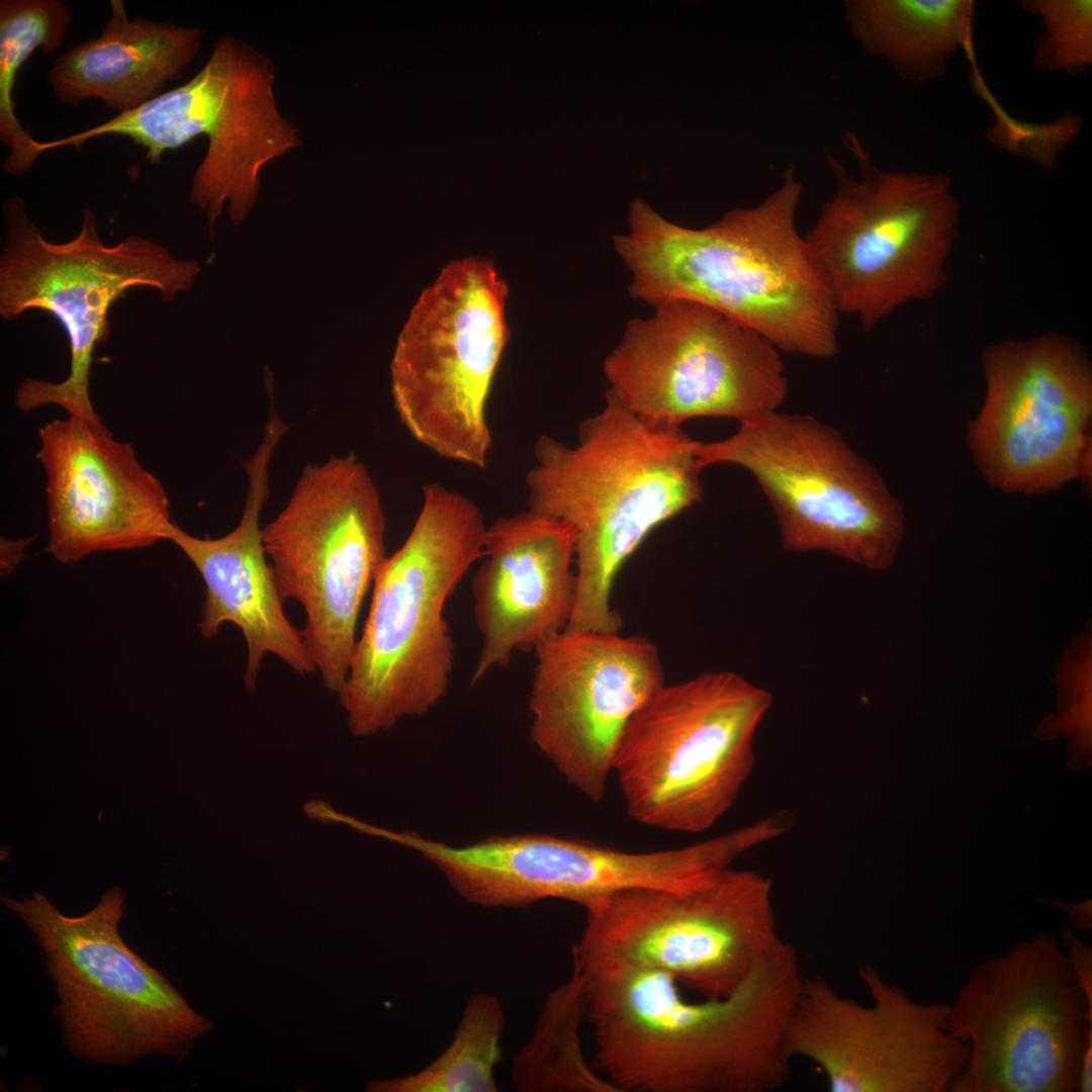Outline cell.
Returning <instances> with one entry per match:
<instances>
[{
	"label": "cell",
	"mask_w": 1092,
	"mask_h": 1092,
	"mask_svg": "<svg viewBox=\"0 0 1092 1092\" xmlns=\"http://www.w3.org/2000/svg\"><path fill=\"white\" fill-rule=\"evenodd\" d=\"M986 385L966 438L986 481L1007 493L1041 494L1091 479L1092 367L1057 332L989 345Z\"/></svg>",
	"instance_id": "obj_16"
},
{
	"label": "cell",
	"mask_w": 1092,
	"mask_h": 1092,
	"mask_svg": "<svg viewBox=\"0 0 1092 1092\" xmlns=\"http://www.w3.org/2000/svg\"><path fill=\"white\" fill-rule=\"evenodd\" d=\"M871 1002L805 979L787 1030L791 1057L812 1062L831 1092H950L967 1044L947 1028L948 1003L919 1002L866 965Z\"/></svg>",
	"instance_id": "obj_17"
},
{
	"label": "cell",
	"mask_w": 1092,
	"mask_h": 1092,
	"mask_svg": "<svg viewBox=\"0 0 1092 1092\" xmlns=\"http://www.w3.org/2000/svg\"><path fill=\"white\" fill-rule=\"evenodd\" d=\"M843 142L855 171L825 154L834 191L804 237L839 313L869 332L943 288L961 205L948 175L883 170L854 132Z\"/></svg>",
	"instance_id": "obj_5"
},
{
	"label": "cell",
	"mask_w": 1092,
	"mask_h": 1092,
	"mask_svg": "<svg viewBox=\"0 0 1092 1092\" xmlns=\"http://www.w3.org/2000/svg\"><path fill=\"white\" fill-rule=\"evenodd\" d=\"M771 694L731 670L663 685L633 715L614 757L629 816L701 833L732 807L754 763Z\"/></svg>",
	"instance_id": "obj_7"
},
{
	"label": "cell",
	"mask_w": 1092,
	"mask_h": 1092,
	"mask_svg": "<svg viewBox=\"0 0 1092 1092\" xmlns=\"http://www.w3.org/2000/svg\"><path fill=\"white\" fill-rule=\"evenodd\" d=\"M1065 952L1072 971L1084 989L1092 998V947L1082 941L1074 932L1066 929L1061 934Z\"/></svg>",
	"instance_id": "obj_29"
},
{
	"label": "cell",
	"mask_w": 1092,
	"mask_h": 1092,
	"mask_svg": "<svg viewBox=\"0 0 1092 1092\" xmlns=\"http://www.w3.org/2000/svg\"><path fill=\"white\" fill-rule=\"evenodd\" d=\"M705 468L747 470L768 499L785 550L823 551L875 571L890 568L905 535L901 503L878 469L812 416L774 412L721 441L695 442Z\"/></svg>",
	"instance_id": "obj_9"
},
{
	"label": "cell",
	"mask_w": 1092,
	"mask_h": 1092,
	"mask_svg": "<svg viewBox=\"0 0 1092 1092\" xmlns=\"http://www.w3.org/2000/svg\"><path fill=\"white\" fill-rule=\"evenodd\" d=\"M1019 6L1041 20L1034 65L1070 76L1085 74L1092 65V1L1023 0Z\"/></svg>",
	"instance_id": "obj_28"
},
{
	"label": "cell",
	"mask_w": 1092,
	"mask_h": 1092,
	"mask_svg": "<svg viewBox=\"0 0 1092 1092\" xmlns=\"http://www.w3.org/2000/svg\"><path fill=\"white\" fill-rule=\"evenodd\" d=\"M109 6L101 33L61 54L49 72L63 104L97 99L118 113L133 110L160 95L200 50V27L130 19L121 0Z\"/></svg>",
	"instance_id": "obj_23"
},
{
	"label": "cell",
	"mask_w": 1092,
	"mask_h": 1092,
	"mask_svg": "<svg viewBox=\"0 0 1092 1092\" xmlns=\"http://www.w3.org/2000/svg\"><path fill=\"white\" fill-rule=\"evenodd\" d=\"M1092 1091V1044L1084 1052L1079 1075L1078 1092Z\"/></svg>",
	"instance_id": "obj_30"
},
{
	"label": "cell",
	"mask_w": 1092,
	"mask_h": 1092,
	"mask_svg": "<svg viewBox=\"0 0 1092 1092\" xmlns=\"http://www.w3.org/2000/svg\"><path fill=\"white\" fill-rule=\"evenodd\" d=\"M629 320L606 357L610 391L638 416L680 426L695 418L748 422L789 391L781 351L758 332L700 302L675 299Z\"/></svg>",
	"instance_id": "obj_15"
},
{
	"label": "cell",
	"mask_w": 1092,
	"mask_h": 1092,
	"mask_svg": "<svg viewBox=\"0 0 1092 1092\" xmlns=\"http://www.w3.org/2000/svg\"><path fill=\"white\" fill-rule=\"evenodd\" d=\"M273 83L268 58L223 35L201 70L183 85L55 140L53 147L79 151L92 139L121 135L142 146L147 161L156 165L165 152L204 135L207 149L194 172L189 199L205 213L213 238L224 203L232 221L241 224L257 199L262 167L301 144L297 127L278 111Z\"/></svg>",
	"instance_id": "obj_11"
},
{
	"label": "cell",
	"mask_w": 1092,
	"mask_h": 1092,
	"mask_svg": "<svg viewBox=\"0 0 1092 1092\" xmlns=\"http://www.w3.org/2000/svg\"><path fill=\"white\" fill-rule=\"evenodd\" d=\"M533 651L531 738L572 787L601 802L625 727L665 684L658 650L641 636L563 630Z\"/></svg>",
	"instance_id": "obj_18"
},
{
	"label": "cell",
	"mask_w": 1092,
	"mask_h": 1092,
	"mask_svg": "<svg viewBox=\"0 0 1092 1092\" xmlns=\"http://www.w3.org/2000/svg\"><path fill=\"white\" fill-rule=\"evenodd\" d=\"M37 459L47 476L49 543L63 563L96 552L150 546L169 539V497L101 420L69 416L38 430Z\"/></svg>",
	"instance_id": "obj_20"
},
{
	"label": "cell",
	"mask_w": 1092,
	"mask_h": 1092,
	"mask_svg": "<svg viewBox=\"0 0 1092 1092\" xmlns=\"http://www.w3.org/2000/svg\"><path fill=\"white\" fill-rule=\"evenodd\" d=\"M970 0H847L844 19L853 38L901 78L925 83L942 76L967 40Z\"/></svg>",
	"instance_id": "obj_24"
},
{
	"label": "cell",
	"mask_w": 1092,
	"mask_h": 1092,
	"mask_svg": "<svg viewBox=\"0 0 1092 1092\" xmlns=\"http://www.w3.org/2000/svg\"><path fill=\"white\" fill-rule=\"evenodd\" d=\"M583 908L574 966L658 969L706 999L731 995L784 941L771 881L753 870L728 867L687 889H624Z\"/></svg>",
	"instance_id": "obj_12"
},
{
	"label": "cell",
	"mask_w": 1092,
	"mask_h": 1092,
	"mask_svg": "<svg viewBox=\"0 0 1092 1092\" xmlns=\"http://www.w3.org/2000/svg\"><path fill=\"white\" fill-rule=\"evenodd\" d=\"M421 511L403 544L387 556L346 681L338 694L355 736L386 731L429 713L446 695L454 646L444 616L448 599L484 551L487 525L466 495L424 487Z\"/></svg>",
	"instance_id": "obj_4"
},
{
	"label": "cell",
	"mask_w": 1092,
	"mask_h": 1092,
	"mask_svg": "<svg viewBox=\"0 0 1092 1092\" xmlns=\"http://www.w3.org/2000/svg\"><path fill=\"white\" fill-rule=\"evenodd\" d=\"M968 1046L950 1092H1077L1092 998L1058 939L1037 934L977 965L948 1003Z\"/></svg>",
	"instance_id": "obj_14"
},
{
	"label": "cell",
	"mask_w": 1092,
	"mask_h": 1092,
	"mask_svg": "<svg viewBox=\"0 0 1092 1092\" xmlns=\"http://www.w3.org/2000/svg\"><path fill=\"white\" fill-rule=\"evenodd\" d=\"M508 295L492 261H451L419 295L390 364L393 405L412 437L478 469L492 446L486 405L510 339Z\"/></svg>",
	"instance_id": "obj_10"
},
{
	"label": "cell",
	"mask_w": 1092,
	"mask_h": 1092,
	"mask_svg": "<svg viewBox=\"0 0 1092 1092\" xmlns=\"http://www.w3.org/2000/svg\"><path fill=\"white\" fill-rule=\"evenodd\" d=\"M71 21L69 7L59 0L0 1V141L10 150L3 169L12 176H22L37 160L36 141L14 110L17 74L36 50H58Z\"/></svg>",
	"instance_id": "obj_27"
},
{
	"label": "cell",
	"mask_w": 1092,
	"mask_h": 1092,
	"mask_svg": "<svg viewBox=\"0 0 1092 1092\" xmlns=\"http://www.w3.org/2000/svg\"><path fill=\"white\" fill-rule=\"evenodd\" d=\"M575 536L561 521L531 512L487 526L472 579L481 647L471 682L563 631L575 597Z\"/></svg>",
	"instance_id": "obj_21"
},
{
	"label": "cell",
	"mask_w": 1092,
	"mask_h": 1092,
	"mask_svg": "<svg viewBox=\"0 0 1092 1092\" xmlns=\"http://www.w3.org/2000/svg\"><path fill=\"white\" fill-rule=\"evenodd\" d=\"M278 416H270L263 440L245 463L249 487L238 526L226 535L197 538L174 525L169 540L189 558L205 584L200 633L215 636L224 623L243 632L248 648L245 681L255 687L264 656L272 653L300 674L317 669L306 649L302 632L287 619L273 569L262 542L260 513L268 496V466L287 430Z\"/></svg>",
	"instance_id": "obj_22"
},
{
	"label": "cell",
	"mask_w": 1092,
	"mask_h": 1092,
	"mask_svg": "<svg viewBox=\"0 0 1092 1092\" xmlns=\"http://www.w3.org/2000/svg\"><path fill=\"white\" fill-rule=\"evenodd\" d=\"M395 840L437 868L463 900L482 908H524L546 899L585 907L629 888L686 889L710 866L701 843L630 852L541 833L493 835L463 846L411 831Z\"/></svg>",
	"instance_id": "obj_19"
},
{
	"label": "cell",
	"mask_w": 1092,
	"mask_h": 1092,
	"mask_svg": "<svg viewBox=\"0 0 1092 1092\" xmlns=\"http://www.w3.org/2000/svg\"><path fill=\"white\" fill-rule=\"evenodd\" d=\"M802 193L790 165L758 204L733 208L703 229L675 224L634 199L628 232L613 237L631 273V297L652 306L675 299L700 302L758 332L780 351L834 356L839 311L797 229Z\"/></svg>",
	"instance_id": "obj_2"
},
{
	"label": "cell",
	"mask_w": 1092,
	"mask_h": 1092,
	"mask_svg": "<svg viewBox=\"0 0 1092 1092\" xmlns=\"http://www.w3.org/2000/svg\"><path fill=\"white\" fill-rule=\"evenodd\" d=\"M505 1014L496 997L472 994L450 1044L421 1071L371 1081L370 1092H496L494 1072L502 1060Z\"/></svg>",
	"instance_id": "obj_26"
},
{
	"label": "cell",
	"mask_w": 1092,
	"mask_h": 1092,
	"mask_svg": "<svg viewBox=\"0 0 1092 1092\" xmlns=\"http://www.w3.org/2000/svg\"><path fill=\"white\" fill-rule=\"evenodd\" d=\"M125 899L121 888H110L80 916L61 913L40 892L22 900L2 896L1 902L43 954L58 1000L55 1015L74 1057L108 1067L152 1056L181 1063L212 1024L123 940Z\"/></svg>",
	"instance_id": "obj_6"
},
{
	"label": "cell",
	"mask_w": 1092,
	"mask_h": 1092,
	"mask_svg": "<svg viewBox=\"0 0 1092 1092\" xmlns=\"http://www.w3.org/2000/svg\"><path fill=\"white\" fill-rule=\"evenodd\" d=\"M572 969L582 980L590 1063L618 1092H769L791 1076L787 1030L805 978L785 940L731 995L702 1002L658 969Z\"/></svg>",
	"instance_id": "obj_1"
},
{
	"label": "cell",
	"mask_w": 1092,
	"mask_h": 1092,
	"mask_svg": "<svg viewBox=\"0 0 1092 1092\" xmlns=\"http://www.w3.org/2000/svg\"><path fill=\"white\" fill-rule=\"evenodd\" d=\"M0 255V314L11 321L29 309L43 310L64 328L70 344V371L61 382L27 378L15 390L23 413L47 404L69 416L99 420L90 395L93 353L109 337L112 304L134 287L153 288L164 301L188 291L200 267L175 258L168 248L140 236L107 246L97 218L84 209L78 235L65 243L47 240L26 212L24 202L9 197Z\"/></svg>",
	"instance_id": "obj_8"
},
{
	"label": "cell",
	"mask_w": 1092,
	"mask_h": 1092,
	"mask_svg": "<svg viewBox=\"0 0 1092 1092\" xmlns=\"http://www.w3.org/2000/svg\"><path fill=\"white\" fill-rule=\"evenodd\" d=\"M380 493L353 454L306 466L262 542L282 598L305 613L303 642L326 687L349 673L363 602L387 557Z\"/></svg>",
	"instance_id": "obj_13"
},
{
	"label": "cell",
	"mask_w": 1092,
	"mask_h": 1092,
	"mask_svg": "<svg viewBox=\"0 0 1092 1092\" xmlns=\"http://www.w3.org/2000/svg\"><path fill=\"white\" fill-rule=\"evenodd\" d=\"M585 1005L580 975L548 993L530 1040L516 1056L512 1079L522 1092H618L582 1049Z\"/></svg>",
	"instance_id": "obj_25"
},
{
	"label": "cell",
	"mask_w": 1092,
	"mask_h": 1092,
	"mask_svg": "<svg viewBox=\"0 0 1092 1092\" xmlns=\"http://www.w3.org/2000/svg\"><path fill=\"white\" fill-rule=\"evenodd\" d=\"M695 442L610 391L604 408L581 422L574 447L545 435L535 442L528 511L575 536V597L564 630L620 632L611 604L620 569L655 528L701 499Z\"/></svg>",
	"instance_id": "obj_3"
}]
</instances>
